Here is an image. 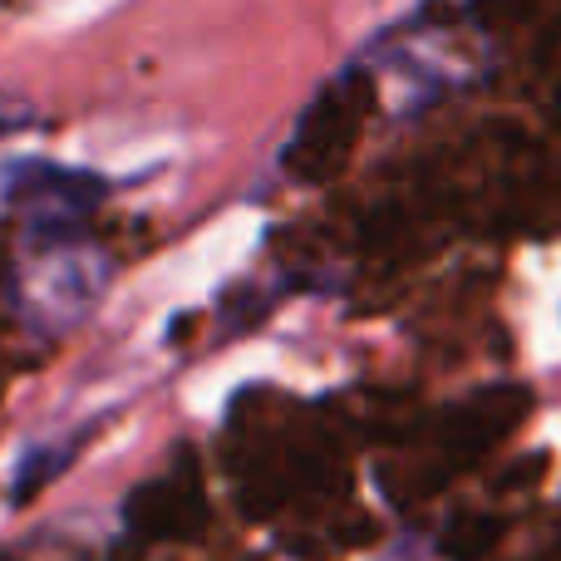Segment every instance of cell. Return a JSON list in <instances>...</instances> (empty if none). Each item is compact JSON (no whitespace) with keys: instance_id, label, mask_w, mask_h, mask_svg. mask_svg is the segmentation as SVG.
<instances>
[{"instance_id":"6da1fadb","label":"cell","mask_w":561,"mask_h":561,"mask_svg":"<svg viewBox=\"0 0 561 561\" xmlns=\"http://www.w3.org/2000/svg\"><path fill=\"white\" fill-rule=\"evenodd\" d=\"M99 290V266L75 242L35 237V262L25 266V306L35 310L39 325H65L75 310H84Z\"/></svg>"},{"instance_id":"7a4b0ae2","label":"cell","mask_w":561,"mask_h":561,"mask_svg":"<svg viewBox=\"0 0 561 561\" xmlns=\"http://www.w3.org/2000/svg\"><path fill=\"white\" fill-rule=\"evenodd\" d=\"M30 124H35V108H30L25 99H15V94H5V89H0V144H5V138H15V134H25Z\"/></svg>"}]
</instances>
